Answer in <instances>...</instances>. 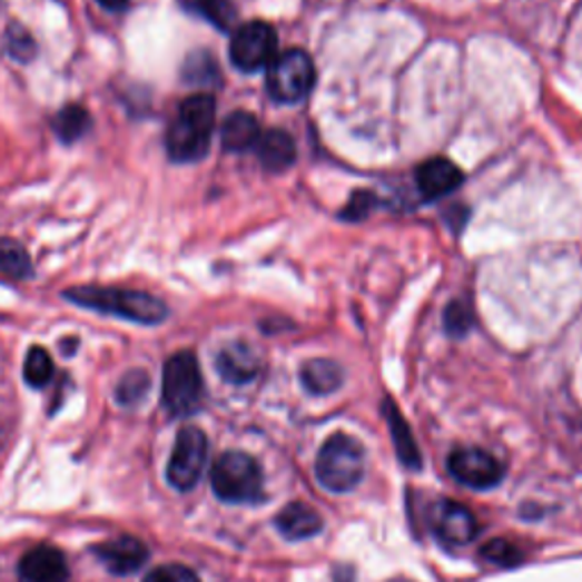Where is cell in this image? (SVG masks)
Masks as SVG:
<instances>
[{
  "label": "cell",
  "instance_id": "2e32d148",
  "mask_svg": "<svg viewBox=\"0 0 582 582\" xmlns=\"http://www.w3.org/2000/svg\"><path fill=\"white\" fill-rule=\"evenodd\" d=\"M276 525H278V531L285 540L300 542V540L319 535L322 527H324V519H322L319 512H316L309 505H305V503H289L276 516Z\"/></svg>",
  "mask_w": 582,
  "mask_h": 582
},
{
  "label": "cell",
  "instance_id": "d6986e66",
  "mask_svg": "<svg viewBox=\"0 0 582 582\" xmlns=\"http://www.w3.org/2000/svg\"><path fill=\"white\" fill-rule=\"evenodd\" d=\"M383 412H385V418H387V426H389L392 442H394V448L398 453V460L410 468H421V453H418V446L412 437L407 421L403 418V414L398 412V407L389 398L385 401Z\"/></svg>",
  "mask_w": 582,
  "mask_h": 582
},
{
  "label": "cell",
  "instance_id": "83f0119b",
  "mask_svg": "<svg viewBox=\"0 0 582 582\" xmlns=\"http://www.w3.org/2000/svg\"><path fill=\"white\" fill-rule=\"evenodd\" d=\"M8 48L12 52V58L19 62H30L37 52V46L32 41V37L21 28V26H12L8 32Z\"/></svg>",
  "mask_w": 582,
  "mask_h": 582
},
{
  "label": "cell",
  "instance_id": "f1b7e54d",
  "mask_svg": "<svg viewBox=\"0 0 582 582\" xmlns=\"http://www.w3.org/2000/svg\"><path fill=\"white\" fill-rule=\"evenodd\" d=\"M144 582H200L198 575L183 564H165L152 569Z\"/></svg>",
  "mask_w": 582,
  "mask_h": 582
},
{
  "label": "cell",
  "instance_id": "8fae6325",
  "mask_svg": "<svg viewBox=\"0 0 582 582\" xmlns=\"http://www.w3.org/2000/svg\"><path fill=\"white\" fill-rule=\"evenodd\" d=\"M462 171L446 160V157H433L416 169V187L426 200H440L455 191L462 185Z\"/></svg>",
  "mask_w": 582,
  "mask_h": 582
},
{
  "label": "cell",
  "instance_id": "9a60e30c",
  "mask_svg": "<svg viewBox=\"0 0 582 582\" xmlns=\"http://www.w3.org/2000/svg\"><path fill=\"white\" fill-rule=\"evenodd\" d=\"M257 155L262 167L269 174H283L296 162V144L285 130H267L262 132L257 141Z\"/></svg>",
  "mask_w": 582,
  "mask_h": 582
},
{
  "label": "cell",
  "instance_id": "484cf974",
  "mask_svg": "<svg viewBox=\"0 0 582 582\" xmlns=\"http://www.w3.org/2000/svg\"><path fill=\"white\" fill-rule=\"evenodd\" d=\"M150 387V378L146 372H141V368H135V372L126 374L124 381L119 383L117 387V398L121 405H135L144 398V394L148 392Z\"/></svg>",
  "mask_w": 582,
  "mask_h": 582
},
{
  "label": "cell",
  "instance_id": "4dcf8cb0",
  "mask_svg": "<svg viewBox=\"0 0 582 582\" xmlns=\"http://www.w3.org/2000/svg\"><path fill=\"white\" fill-rule=\"evenodd\" d=\"M98 6H102L105 10H112V12H121L128 8L130 0H96Z\"/></svg>",
  "mask_w": 582,
  "mask_h": 582
},
{
  "label": "cell",
  "instance_id": "3957f363",
  "mask_svg": "<svg viewBox=\"0 0 582 582\" xmlns=\"http://www.w3.org/2000/svg\"><path fill=\"white\" fill-rule=\"evenodd\" d=\"M364 479V446L344 433L326 440L316 455V481L333 494L355 490Z\"/></svg>",
  "mask_w": 582,
  "mask_h": 582
},
{
  "label": "cell",
  "instance_id": "6da1fadb",
  "mask_svg": "<svg viewBox=\"0 0 582 582\" xmlns=\"http://www.w3.org/2000/svg\"><path fill=\"white\" fill-rule=\"evenodd\" d=\"M217 121V102L211 93H196L180 102L167 130V152L174 162L189 165L207 155Z\"/></svg>",
  "mask_w": 582,
  "mask_h": 582
},
{
  "label": "cell",
  "instance_id": "7c38bea8",
  "mask_svg": "<svg viewBox=\"0 0 582 582\" xmlns=\"http://www.w3.org/2000/svg\"><path fill=\"white\" fill-rule=\"evenodd\" d=\"M262 368V359L257 351L244 342L228 344L217 355V372L230 385H246L257 378Z\"/></svg>",
  "mask_w": 582,
  "mask_h": 582
},
{
  "label": "cell",
  "instance_id": "277c9868",
  "mask_svg": "<svg viewBox=\"0 0 582 582\" xmlns=\"http://www.w3.org/2000/svg\"><path fill=\"white\" fill-rule=\"evenodd\" d=\"M211 490L226 503H257L264 499L262 468L246 453H224L211 466Z\"/></svg>",
  "mask_w": 582,
  "mask_h": 582
},
{
  "label": "cell",
  "instance_id": "7a4b0ae2",
  "mask_svg": "<svg viewBox=\"0 0 582 582\" xmlns=\"http://www.w3.org/2000/svg\"><path fill=\"white\" fill-rule=\"evenodd\" d=\"M65 296L87 309H96L102 314L121 316V319L157 326L167 319V305L146 292L121 289V287H76L65 292Z\"/></svg>",
  "mask_w": 582,
  "mask_h": 582
},
{
  "label": "cell",
  "instance_id": "f546056e",
  "mask_svg": "<svg viewBox=\"0 0 582 582\" xmlns=\"http://www.w3.org/2000/svg\"><path fill=\"white\" fill-rule=\"evenodd\" d=\"M376 207V196L368 191H355L348 200V205L342 211V219L346 221H362L368 211Z\"/></svg>",
  "mask_w": 582,
  "mask_h": 582
},
{
  "label": "cell",
  "instance_id": "8992f818",
  "mask_svg": "<svg viewBox=\"0 0 582 582\" xmlns=\"http://www.w3.org/2000/svg\"><path fill=\"white\" fill-rule=\"evenodd\" d=\"M316 82V69L305 50L292 48L274 58L267 71V89L274 100L296 105L307 98Z\"/></svg>",
  "mask_w": 582,
  "mask_h": 582
},
{
  "label": "cell",
  "instance_id": "e0dca14e",
  "mask_svg": "<svg viewBox=\"0 0 582 582\" xmlns=\"http://www.w3.org/2000/svg\"><path fill=\"white\" fill-rule=\"evenodd\" d=\"M300 381L309 394L326 396L342 387L344 372L333 359H309L300 368Z\"/></svg>",
  "mask_w": 582,
  "mask_h": 582
},
{
  "label": "cell",
  "instance_id": "5bb4252c",
  "mask_svg": "<svg viewBox=\"0 0 582 582\" xmlns=\"http://www.w3.org/2000/svg\"><path fill=\"white\" fill-rule=\"evenodd\" d=\"M19 573L26 582H62L69 575V569L58 549L37 546L23 555Z\"/></svg>",
  "mask_w": 582,
  "mask_h": 582
},
{
  "label": "cell",
  "instance_id": "4fadbf2b",
  "mask_svg": "<svg viewBox=\"0 0 582 582\" xmlns=\"http://www.w3.org/2000/svg\"><path fill=\"white\" fill-rule=\"evenodd\" d=\"M96 558L117 575H128L139 571L148 560V549L135 537H117L102 542L93 549Z\"/></svg>",
  "mask_w": 582,
  "mask_h": 582
},
{
  "label": "cell",
  "instance_id": "44dd1931",
  "mask_svg": "<svg viewBox=\"0 0 582 582\" xmlns=\"http://www.w3.org/2000/svg\"><path fill=\"white\" fill-rule=\"evenodd\" d=\"M0 272L10 278H28L32 274L30 255L19 241L14 239L0 241Z\"/></svg>",
  "mask_w": 582,
  "mask_h": 582
},
{
  "label": "cell",
  "instance_id": "cb8c5ba5",
  "mask_svg": "<svg viewBox=\"0 0 582 582\" xmlns=\"http://www.w3.org/2000/svg\"><path fill=\"white\" fill-rule=\"evenodd\" d=\"M185 80L189 85H217L219 82V69L215 58L209 52L200 50L187 58L185 62Z\"/></svg>",
  "mask_w": 582,
  "mask_h": 582
},
{
  "label": "cell",
  "instance_id": "ba28073f",
  "mask_svg": "<svg viewBox=\"0 0 582 582\" xmlns=\"http://www.w3.org/2000/svg\"><path fill=\"white\" fill-rule=\"evenodd\" d=\"M207 464V437L200 428L187 426L178 433L171 460L167 464V481L178 492H189L198 485Z\"/></svg>",
  "mask_w": 582,
  "mask_h": 582
},
{
  "label": "cell",
  "instance_id": "ffe728a7",
  "mask_svg": "<svg viewBox=\"0 0 582 582\" xmlns=\"http://www.w3.org/2000/svg\"><path fill=\"white\" fill-rule=\"evenodd\" d=\"M91 119L85 108L80 105H67L65 110H60L56 117H52V130H56L58 139L65 144H73L82 139V135L89 130Z\"/></svg>",
  "mask_w": 582,
  "mask_h": 582
},
{
  "label": "cell",
  "instance_id": "603a6c76",
  "mask_svg": "<svg viewBox=\"0 0 582 582\" xmlns=\"http://www.w3.org/2000/svg\"><path fill=\"white\" fill-rule=\"evenodd\" d=\"M52 374H56V366H52V359L46 348L34 346L28 351L26 364H23V378L30 387H46L52 381Z\"/></svg>",
  "mask_w": 582,
  "mask_h": 582
},
{
  "label": "cell",
  "instance_id": "4316f807",
  "mask_svg": "<svg viewBox=\"0 0 582 582\" xmlns=\"http://www.w3.org/2000/svg\"><path fill=\"white\" fill-rule=\"evenodd\" d=\"M481 555L499 566H514L523 560L519 546H514L512 542L507 540H490L483 549H481Z\"/></svg>",
  "mask_w": 582,
  "mask_h": 582
},
{
  "label": "cell",
  "instance_id": "1f68e13d",
  "mask_svg": "<svg viewBox=\"0 0 582 582\" xmlns=\"http://www.w3.org/2000/svg\"><path fill=\"white\" fill-rule=\"evenodd\" d=\"M394 582H407V580H394Z\"/></svg>",
  "mask_w": 582,
  "mask_h": 582
},
{
  "label": "cell",
  "instance_id": "5b68a950",
  "mask_svg": "<svg viewBox=\"0 0 582 582\" xmlns=\"http://www.w3.org/2000/svg\"><path fill=\"white\" fill-rule=\"evenodd\" d=\"M203 376L194 353L183 351L167 359L162 372V405L174 416H189L200 407Z\"/></svg>",
  "mask_w": 582,
  "mask_h": 582
},
{
  "label": "cell",
  "instance_id": "7402d4cb",
  "mask_svg": "<svg viewBox=\"0 0 582 582\" xmlns=\"http://www.w3.org/2000/svg\"><path fill=\"white\" fill-rule=\"evenodd\" d=\"M191 6L203 19L224 32H230L237 23V8L233 0H191Z\"/></svg>",
  "mask_w": 582,
  "mask_h": 582
},
{
  "label": "cell",
  "instance_id": "30bf717a",
  "mask_svg": "<svg viewBox=\"0 0 582 582\" xmlns=\"http://www.w3.org/2000/svg\"><path fill=\"white\" fill-rule=\"evenodd\" d=\"M431 527L435 537L444 544V546H466L468 542H473L479 537V519L473 516V512L468 507H464L462 503L455 501H437L431 507Z\"/></svg>",
  "mask_w": 582,
  "mask_h": 582
},
{
  "label": "cell",
  "instance_id": "d4e9b609",
  "mask_svg": "<svg viewBox=\"0 0 582 582\" xmlns=\"http://www.w3.org/2000/svg\"><path fill=\"white\" fill-rule=\"evenodd\" d=\"M444 326L451 337H464L473 328V309L464 298L453 300L444 312Z\"/></svg>",
  "mask_w": 582,
  "mask_h": 582
},
{
  "label": "cell",
  "instance_id": "52a82bcc",
  "mask_svg": "<svg viewBox=\"0 0 582 582\" xmlns=\"http://www.w3.org/2000/svg\"><path fill=\"white\" fill-rule=\"evenodd\" d=\"M278 34L269 23L248 21L233 32L230 62L244 73H255L274 62Z\"/></svg>",
  "mask_w": 582,
  "mask_h": 582
},
{
  "label": "cell",
  "instance_id": "ac0fdd59",
  "mask_svg": "<svg viewBox=\"0 0 582 582\" xmlns=\"http://www.w3.org/2000/svg\"><path fill=\"white\" fill-rule=\"evenodd\" d=\"M259 137H262V128L257 119L244 110L228 115V119L221 126V144L226 150L233 152H241L257 146Z\"/></svg>",
  "mask_w": 582,
  "mask_h": 582
},
{
  "label": "cell",
  "instance_id": "9c48e42d",
  "mask_svg": "<svg viewBox=\"0 0 582 582\" xmlns=\"http://www.w3.org/2000/svg\"><path fill=\"white\" fill-rule=\"evenodd\" d=\"M448 471L457 483L471 490H492L503 481V464L483 448L462 446L448 455Z\"/></svg>",
  "mask_w": 582,
  "mask_h": 582
}]
</instances>
